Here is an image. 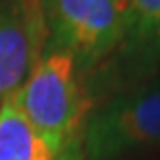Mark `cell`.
Masks as SVG:
<instances>
[{"label": "cell", "instance_id": "cell-1", "mask_svg": "<svg viewBox=\"0 0 160 160\" xmlns=\"http://www.w3.org/2000/svg\"><path fill=\"white\" fill-rule=\"evenodd\" d=\"M21 114L64 160H70V137L85 114L70 52L52 48L42 54L27 81L12 97Z\"/></svg>", "mask_w": 160, "mask_h": 160}, {"label": "cell", "instance_id": "cell-2", "mask_svg": "<svg viewBox=\"0 0 160 160\" xmlns=\"http://www.w3.org/2000/svg\"><path fill=\"white\" fill-rule=\"evenodd\" d=\"M54 48L89 66L128 35L125 0H41Z\"/></svg>", "mask_w": 160, "mask_h": 160}, {"label": "cell", "instance_id": "cell-3", "mask_svg": "<svg viewBox=\"0 0 160 160\" xmlns=\"http://www.w3.org/2000/svg\"><path fill=\"white\" fill-rule=\"evenodd\" d=\"M151 145H160V85L114 98L91 118L85 131L91 160H116Z\"/></svg>", "mask_w": 160, "mask_h": 160}, {"label": "cell", "instance_id": "cell-4", "mask_svg": "<svg viewBox=\"0 0 160 160\" xmlns=\"http://www.w3.org/2000/svg\"><path fill=\"white\" fill-rule=\"evenodd\" d=\"M41 0H0V102L12 98L42 56Z\"/></svg>", "mask_w": 160, "mask_h": 160}, {"label": "cell", "instance_id": "cell-5", "mask_svg": "<svg viewBox=\"0 0 160 160\" xmlns=\"http://www.w3.org/2000/svg\"><path fill=\"white\" fill-rule=\"evenodd\" d=\"M0 160H64L27 122L14 98L0 104Z\"/></svg>", "mask_w": 160, "mask_h": 160}, {"label": "cell", "instance_id": "cell-6", "mask_svg": "<svg viewBox=\"0 0 160 160\" xmlns=\"http://www.w3.org/2000/svg\"><path fill=\"white\" fill-rule=\"evenodd\" d=\"M128 37L133 47L160 56V0H125Z\"/></svg>", "mask_w": 160, "mask_h": 160}]
</instances>
